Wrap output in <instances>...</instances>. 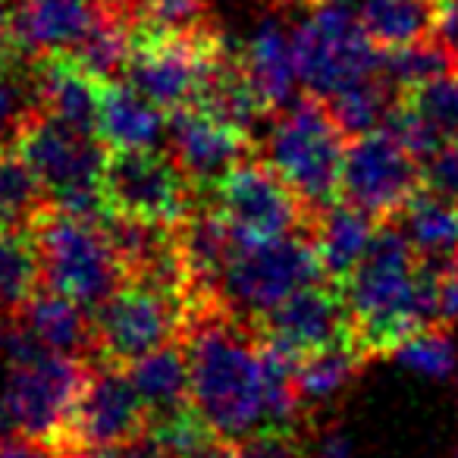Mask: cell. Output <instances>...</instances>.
<instances>
[{
	"label": "cell",
	"mask_w": 458,
	"mask_h": 458,
	"mask_svg": "<svg viewBox=\"0 0 458 458\" xmlns=\"http://www.w3.org/2000/svg\"><path fill=\"white\" fill-rule=\"evenodd\" d=\"M29 229L38 249L41 286L57 289L95 311L126 283V270L101 220L45 204Z\"/></svg>",
	"instance_id": "1"
},
{
	"label": "cell",
	"mask_w": 458,
	"mask_h": 458,
	"mask_svg": "<svg viewBox=\"0 0 458 458\" xmlns=\"http://www.w3.org/2000/svg\"><path fill=\"white\" fill-rule=\"evenodd\" d=\"M13 148L45 185L47 204L66 210V214L89 216V220L107 216L110 208L107 195H104L107 145L101 139L76 132L47 116L45 110H38Z\"/></svg>",
	"instance_id": "2"
},
{
	"label": "cell",
	"mask_w": 458,
	"mask_h": 458,
	"mask_svg": "<svg viewBox=\"0 0 458 458\" xmlns=\"http://www.w3.org/2000/svg\"><path fill=\"white\" fill-rule=\"evenodd\" d=\"M91 364L82 355H66L38 345L26 358L4 361L0 374V437L22 433L51 443L76 408Z\"/></svg>",
	"instance_id": "3"
},
{
	"label": "cell",
	"mask_w": 458,
	"mask_h": 458,
	"mask_svg": "<svg viewBox=\"0 0 458 458\" xmlns=\"http://www.w3.org/2000/svg\"><path fill=\"white\" fill-rule=\"evenodd\" d=\"M345 132L320 95L299 98L280 110L267 135V160L311 210L339 201Z\"/></svg>",
	"instance_id": "4"
},
{
	"label": "cell",
	"mask_w": 458,
	"mask_h": 458,
	"mask_svg": "<svg viewBox=\"0 0 458 458\" xmlns=\"http://www.w3.org/2000/svg\"><path fill=\"white\" fill-rule=\"evenodd\" d=\"M318 283L330 280L314 242V229H301L267 242H239L223 274L220 299L239 318L258 320L289 295Z\"/></svg>",
	"instance_id": "5"
},
{
	"label": "cell",
	"mask_w": 458,
	"mask_h": 458,
	"mask_svg": "<svg viewBox=\"0 0 458 458\" xmlns=\"http://www.w3.org/2000/svg\"><path fill=\"white\" fill-rule=\"evenodd\" d=\"M293 47L301 85L311 95L333 98L383 76V51L368 38L358 10L345 0H318L311 20L293 32Z\"/></svg>",
	"instance_id": "6"
},
{
	"label": "cell",
	"mask_w": 458,
	"mask_h": 458,
	"mask_svg": "<svg viewBox=\"0 0 458 458\" xmlns=\"http://www.w3.org/2000/svg\"><path fill=\"white\" fill-rule=\"evenodd\" d=\"M214 208L226 216L239 242H267L289 233L314 229L320 210H311L301 195L280 176L270 160L249 157L236 164L210 191Z\"/></svg>",
	"instance_id": "7"
},
{
	"label": "cell",
	"mask_w": 458,
	"mask_h": 458,
	"mask_svg": "<svg viewBox=\"0 0 458 458\" xmlns=\"http://www.w3.org/2000/svg\"><path fill=\"white\" fill-rule=\"evenodd\" d=\"M104 195L114 214L176 226L201 204L182 166L157 148H107Z\"/></svg>",
	"instance_id": "8"
},
{
	"label": "cell",
	"mask_w": 458,
	"mask_h": 458,
	"mask_svg": "<svg viewBox=\"0 0 458 458\" xmlns=\"http://www.w3.org/2000/svg\"><path fill=\"white\" fill-rule=\"evenodd\" d=\"M185 301L141 283H123L95 308V355L116 368L182 339Z\"/></svg>",
	"instance_id": "9"
},
{
	"label": "cell",
	"mask_w": 458,
	"mask_h": 458,
	"mask_svg": "<svg viewBox=\"0 0 458 458\" xmlns=\"http://www.w3.org/2000/svg\"><path fill=\"white\" fill-rule=\"evenodd\" d=\"M420 189L424 182H420L418 157H411L386 129L358 135L345 148L339 198L374 220L402 214V208Z\"/></svg>",
	"instance_id": "10"
},
{
	"label": "cell",
	"mask_w": 458,
	"mask_h": 458,
	"mask_svg": "<svg viewBox=\"0 0 458 458\" xmlns=\"http://www.w3.org/2000/svg\"><path fill=\"white\" fill-rule=\"evenodd\" d=\"M148 420L151 414L126 370L101 361V368H91L76 408L66 418L64 430L51 439V445L60 455H70L79 449L126 443V439L145 437Z\"/></svg>",
	"instance_id": "11"
},
{
	"label": "cell",
	"mask_w": 458,
	"mask_h": 458,
	"mask_svg": "<svg viewBox=\"0 0 458 458\" xmlns=\"http://www.w3.org/2000/svg\"><path fill=\"white\" fill-rule=\"evenodd\" d=\"M264 343L276 345L295 361L330 349L339 343H352V318L343 293L333 283H318L301 293L289 295L267 314L251 320Z\"/></svg>",
	"instance_id": "12"
},
{
	"label": "cell",
	"mask_w": 458,
	"mask_h": 458,
	"mask_svg": "<svg viewBox=\"0 0 458 458\" xmlns=\"http://www.w3.org/2000/svg\"><path fill=\"white\" fill-rule=\"evenodd\" d=\"M170 154L182 173L198 189V198H208L214 185L242 160L255 157V139L242 129L229 126L220 116L204 107H182L173 110L170 123Z\"/></svg>",
	"instance_id": "13"
},
{
	"label": "cell",
	"mask_w": 458,
	"mask_h": 458,
	"mask_svg": "<svg viewBox=\"0 0 458 458\" xmlns=\"http://www.w3.org/2000/svg\"><path fill=\"white\" fill-rule=\"evenodd\" d=\"M101 0H22L13 10V41L26 60L70 51L95 26Z\"/></svg>",
	"instance_id": "14"
},
{
	"label": "cell",
	"mask_w": 458,
	"mask_h": 458,
	"mask_svg": "<svg viewBox=\"0 0 458 458\" xmlns=\"http://www.w3.org/2000/svg\"><path fill=\"white\" fill-rule=\"evenodd\" d=\"M35 85H38L41 110L64 126L98 139V104L101 82L85 72L66 51L35 60Z\"/></svg>",
	"instance_id": "15"
},
{
	"label": "cell",
	"mask_w": 458,
	"mask_h": 458,
	"mask_svg": "<svg viewBox=\"0 0 458 458\" xmlns=\"http://www.w3.org/2000/svg\"><path fill=\"white\" fill-rule=\"evenodd\" d=\"M242 66L249 72L251 85H255L258 98L270 114H280L289 104H295V91H299V64H295V47L293 35L276 20H261L258 29L251 32L249 45L242 47Z\"/></svg>",
	"instance_id": "16"
},
{
	"label": "cell",
	"mask_w": 458,
	"mask_h": 458,
	"mask_svg": "<svg viewBox=\"0 0 458 458\" xmlns=\"http://www.w3.org/2000/svg\"><path fill=\"white\" fill-rule=\"evenodd\" d=\"M13 318L54 352L82 358L85 352H95V318L85 314V305L57 289L38 286Z\"/></svg>",
	"instance_id": "17"
},
{
	"label": "cell",
	"mask_w": 458,
	"mask_h": 458,
	"mask_svg": "<svg viewBox=\"0 0 458 458\" xmlns=\"http://www.w3.org/2000/svg\"><path fill=\"white\" fill-rule=\"evenodd\" d=\"M374 236V216L345 204L343 198L320 210L318 220H314V242H318L327 280L333 286H343L355 274V267L364 261Z\"/></svg>",
	"instance_id": "18"
},
{
	"label": "cell",
	"mask_w": 458,
	"mask_h": 458,
	"mask_svg": "<svg viewBox=\"0 0 458 458\" xmlns=\"http://www.w3.org/2000/svg\"><path fill=\"white\" fill-rule=\"evenodd\" d=\"M164 116L141 91L123 82H101L98 139L107 148H154L164 132Z\"/></svg>",
	"instance_id": "19"
},
{
	"label": "cell",
	"mask_w": 458,
	"mask_h": 458,
	"mask_svg": "<svg viewBox=\"0 0 458 458\" xmlns=\"http://www.w3.org/2000/svg\"><path fill=\"white\" fill-rule=\"evenodd\" d=\"M123 370L129 374L132 386L139 389L151 418H160V414H170L191 405L189 355H185L182 339L166 343L160 349L148 352V355L135 358Z\"/></svg>",
	"instance_id": "20"
},
{
	"label": "cell",
	"mask_w": 458,
	"mask_h": 458,
	"mask_svg": "<svg viewBox=\"0 0 458 458\" xmlns=\"http://www.w3.org/2000/svg\"><path fill=\"white\" fill-rule=\"evenodd\" d=\"M355 10L380 51L414 45L437 32V0H361Z\"/></svg>",
	"instance_id": "21"
},
{
	"label": "cell",
	"mask_w": 458,
	"mask_h": 458,
	"mask_svg": "<svg viewBox=\"0 0 458 458\" xmlns=\"http://www.w3.org/2000/svg\"><path fill=\"white\" fill-rule=\"evenodd\" d=\"M402 229L424 261L458 258V204L420 189L402 208Z\"/></svg>",
	"instance_id": "22"
},
{
	"label": "cell",
	"mask_w": 458,
	"mask_h": 458,
	"mask_svg": "<svg viewBox=\"0 0 458 458\" xmlns=\"http://www.w3.org/2000/svg\"><path fill=\"white\" fill-rule=\"evenodd\" d=\"M368 358L355 349V343H339L330 349H320L314 355L301 358L295 370V386H299L301 405H324L333 402L364 368Z\"/></svg>",
	"instance_id": "23"
},
{
	"label": "cell",
	"mask_w": 458,
	"mask_h": 458,
	"mask_svg": "<svg viewBox=\"0 0 458 458\" xmlns=\"http://www.w3.org/2000/svg\"><path fill=\"white\" fill-rule=\"evenodd\" d=\"M41 286V264L32 229L0 226V308L16 314Z\"/></svg>",
	"instance_id": "24"
},
{
	"label": "cell",
	"mask_w": 458,
	"mask_h": 458,
	"mask_svg": "<svg viewBox=\"0 0 458 458\" xmlns=\"http://www.w3.org/2000/svg\"><path fill=\"white\" fill-rule=\"evenodd\" d=\"M38 110L35 64L13 54H0V148H13Z\"/></svg>",
	"instance_id": "25"
},
{
	"label": "cell",
	"mask_w": 458,
	"mask_h": 458,
	"mask_svg": "<svg viewBox=\"0 0 458 458\" xmlns=\"http://www.w3.org/2000/svg\"><path fill=\"white\" fill-rule=\"evenodd\" d=\"M47 204V191L16 148H0V226L29 229Z\"/></svg>",
	"instance_id": "26"
},
{
	"label": "cell",
	"mask_w": 458,
	"mask_h": 458,
	"mask_svg": "<svg viewBox=\"0 0 458 458\" xmlns=\"http://www.w3.org/2000/svg\"><path fill=\"white\" fill-rule=\"evenodd\" d=\"M393 85L386 79H368L361 85H352V89L339 91L333 98H324L327 107H330L333 120L339 123V129L345 132V139H358V135H368L383 129L389 107H393Z\"/></svg>",
	"instance_id": "27"
},
{
	"label": "cell",
	"mask_w": 458,
	"mask_h": 458,
	"mask_svg": "<svg viewBox=\"0 0 458 458\" xmlns=\"http://www.w3.org/2000/svg\"><path fill=\"white\" fill-rule=\"evenodd\" d=\"M449 70H455V60H452V54L445 51V45L437 35L414 41V45L383 51V79L395 91H411Z\"/></svg>",
	"instance_id": "28"
},
{
	"label": "cell",
	"mask_w": 458,
	"mask_h": 458,
	"mask_svg": "<svg viewBox=\"0 0 458 458\" xmlns=\"http://www.w3.org/2000/svg\"><path fill=\"white\" fill-rule=\"evenodd\" d=\"M411 110L439 141H458V66L411 91H402Z\"/></svg>",
	"instance_id": "29"
},
{
	"label": "cell",
	"mask_w": 458,
	"mask_h": 458,
	"mask_svg": "<svg viewBox=\"0 0 458 458\" xmlns=\"http://www.w3.org/2000/svg\"><path fill=\"white\" fill-rule=\"evenodd\" d=\"M395 361L424 380H452L458 377V345L439 327L418 333L393 352Z\"/></svg>",
	"instance_id": "30"
},
{
	"label": "cell",
	"mask_w": 458,
	"mask_h": 458,
	"mask_svg": "<svg viewBox=\"0 0 458 458\" xmlns=\"http://www.w3.org/2000/svg\"><path fill=\"white\" fill-rule=\"evenodd\" d=\"M420 182H424L427 191L458 204V141H445L439 151H433L424 160Z\"/></svg>",
	"instance_id": "31"
},
{
	"label": "cell",
	"mask_w": 458,
	"mask_h": 458,
	"mask_svg": "<svg viewBox=\"0 0 458 458\" xmlns=\"http://www.w3.org/2000/svg\"><path fill=\"white\" fill-rule=\"evenodd\" d=\"M242 458H308L295 430H261L242 439Z\"/></svg>",
	"instance_id": "32"
},
{
	"label": "cell",
	"mask_w": 458,
	"mask_h": 458,
	"mask_svg": "<svg viewBox=\"0 0 458 458\" xmlns=\"http://www.w3.org/2000/svg\"><path fill=\"white\" fill-rule=\"evenodd\" d=\"M64 458H170V452L151 437H135V439H126V443H114V445H95V449H79V452H70Z\"/></svg>",
	"instance_id": "33"
},
{
	"label": "cell",
	"mask_w": 458,
	"mask_h": 458,
	"mask_svg": "<svg viewBox=\"0 0 458 458\" xmlns=\"http://www.w3.org/2000/svg\"><path fill=\"white\" fill-rule=\"evenodd\" d=\"M0 458H64L51 443L22 433H7L0 437Z\"/></svg>",
	"instance_id": "34"
},
{
	"label": "cell",
	"mask_w": 458,
	"mask_h": 458,
	"mask_svg": "<svg viewBox=\"0 0 458 458\" xmlns=\"http://www.w3.org/2000/svg\"><path fill=\"white\" fill-rule=\"evenodd\" d=\"M176 458H242V443L223 437V433H210V437H204L191 449L179 452Z\"/></svg>",
	"instance_id": "35"
},
{
	"label": "cell",
	"mask_w": 458,
	"mask_h": 458,
	"mask_svg": "<svg viewBox=\"0 0 458 458\" xmlns=\"http://www.w3.org/2000/svg\"><path fill=\"white\" fill-rule=\"evenodd\" d=\"M308 458H358V455H355V449H352L345 433L327 430L314 439V445L308 449Z\"/></svg>",
	"instance_id": "36"
},
{
	"label": "cell",
	"mask_w": 458,
	"mask_h": 458,
	"mask_svg": "<svg viewBox=\"0 0 458 458\" xmlns=\"http://www.w3.org/2000/svg\"><path fill=\"white\" fill-rule=\"evenodd\" d=\"M0 54L22 57V54L16 51V41H13V10H7L4 0H0Z\"/></svg>",
	"instance_id": "37"
},
{
	"label": "cell",
	"mask_w": 458,
	"mask_h": 458,
	"mask_svg": "<svg viewBox=\"0 0 458 458\" xmlns=\"http://www.w3.org/2000/svg\"><path fill=\"white\" fill-rule=\"evenodd\" d=\"M270 4H276V7H293V4H301V0H270Z\"/></svg>",
	"instance_id": "38"
},
{
	"label": "cell",
	"mask_w": 458,
	"mask_h": 458,
	"mask_svg": "<svg viewBox=\"0 0 458 458\" xmlns=\"http://www.w3.org/2000/svg\"><path fill=\"white\" fill-rule=\"evenodd\" d=\"M455 402H458V377H455Z\"/></svg>",
	"instance_id": "39"
},
{
	"label": "cell",
	"mask_w": 458,
	"mask_h": 458,
	"mask_svg": "<svg viewBox=\"0 0 458 458\" xmlns=\"http://www.w3.org/2000/svg\"><path fill=\"white\" fill-rule=\"evenodd\" d=\"M452 458H458V445H455V452H452Z\"/></svg>",
	"instance_id": "40"
}]
</instances>
